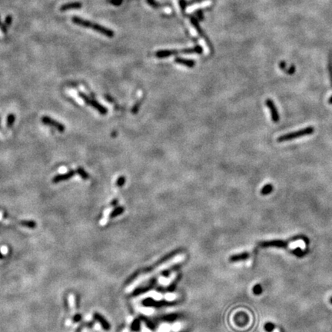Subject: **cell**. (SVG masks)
<instances>
[{
  "label": "cell",
  "instance_id": "obj_28",
  "mask_svg": "<svg viewBox=\"0 0 332 332\" xmlns=\"http://www.w3.org/2000/svg\"><path fill=\"white\" fill-rule=\"evenodd\" d=\"M3 258H4V256H3L1 252H0V259H3Z\"/></svg>",
  "mask_w": 332,
  "mask_h": 332
},
{
  "label": "cell",
  "instance_id": "obj_7",
  "mask_svg": "<svg viewBox=\"0 0 332 332\" xmlns=\"http://www.w3.org/2000/svg\"><path fill=\"white\" fill-rule=\"evenodd\" d=\"M212 4V0H205V1L199 3H195V4L192 5V6H188L186 9V12L190 14V13L193 12L198 10V9H205V8L209 7Z\"/></svg>",
  "mask_w": 332,
  "mask_h": 332
},
{
  "label": "cell",
  "instance_id": "obj_10",
  "mask_svg": "<svg viewBox=\"0 0 332 332\" xmlns=\"http://www.w3.org/2000/svg\"><path fill=\"white\" fill-rule=\"evenodd\" d=\"M81 3L79 2H71V3H67V4H65L63 6H61L60 10L61 11H67L69 9H79L81 7Z\"/></svg>",
  "mask_w": 332,
  "mask_h": 332
},
{
  "label": "cell",
  "instance_id": "obj_15",
  "mask_svg": "<svg viewBox=\"0 0 332 332\" xmlns=\"http://www.w3.org/2000/svg\"><path fill=\"white\" fill-rule=\"evenodd\" d=\"M272 190H273V186L271 184H268V185L262 188L261 190V194L263 195H267L270 194L272 192Z\"/></svg>",
  "mask_w": 332,
  "mask_h": 332
},
{
  "label": "cell",
  "instance_id": "obj_21",
  "mask_svg": "<svg viewBox=\"0 0 332 332\" xmlns=\"http://www.w3.org/2000/svg\"><path fill=\"white\" fill-rule=\"evenodd\" d=\"M253 291L255 295H260L262 292V288L260 285H256L253 288Z\"/></svg>",
  "mask_w": 332,
  "mask_h": 332
},
{
  "label": "cell",
  "instance_id": "obj_8",
  "mask_svg": "<svg viewBox=\"0 0 332 332\" xmlns=\"http://www.w3.org/2000/svg\"><path fill=\"white\" fill-rule=\"evenodd\" d=\"M266 105L268 107V109H270L271 114V118L273 122H277L279 120V115H278V110H277L276 107H275V104L272 102V100L271 99H267L266 100Z\"/></svg>",
  "mask_w": 332,
  "mask_h": 332
},
{
  "label": "cell",
  "instance_id": "obj_13",
  "mask_svg": "<svg viewBox=\"0 0 332 332\" xmlns=\"http://www.w3.org/2000/svg\"><path fill=\"white\" fill-rule=\"evenodd\" d=\"M20 225L24 227H26V228L33 229L36 228L37 224H36L35 221L32 220H22L20 222Z\"/></svg>",
  "mask_w": 332,
  "mask_h": 332
},
{
  "label": "cell",
  "instance_id": "obj_11",
  "mask_svg": "<svg viewBox=\"0 0 332 332\" xmlns=\"http://www.w3.org/2000/svg\"><path fill=\"white\" fill-rule=\"evenodd\" d=\"M175 62L178 64L183 65V66H188L189 68H192L195 66V62L193 60H189V59H175Z\"/></svg>",
  "mask_w": 332,
  "mask_h": 332
},
{
  "label": "cell",
  "instance_id": "obj_2",
  "mask_svg": "<svg viewBox=\"0 0 332 332\" xmlns=\"http://www.w3.org/2000/svg\"><path fill=\"white\" fill-rule=\"evenodd\" d=\"M303 239L306 242H308V239H307L306 237L303 235H298V236L293 237L290 239L287 240H272V241H267V242H261L258 243V245L261 248H286L290 242H295L298 240H301Z\"/></svg>",
  "mask_w": 332,
  "mask_h": 332
},
{
  "label": "cell",
  "instance_id": "obj_24",
  "mask_svg": "<svg viewBox=\"0 0 332 332\" xmlns=\"http://www.w3.org/2000/svg\"><path fill=\"white\" fill-rule=\"evenodd\" d=\"M81 319H82V316H81V315H79V314H78V315H76L74 317L72 318V321L73 322H78L79 321H81Z\"/></svg>",
  "mask_w": 332,
  "mask_h": 332
},
{
  "label": "cell",
  "instance_id": "obj_29",
  "mask_svg": "<svg viewBox=\"0 0 332 332\" xmlns=\"http://www.w3.org/2000/svg\"><path fill=\"white\" fill-rule=\"evenodd\" d=\"M328 102H329V103H330V104H332V96H331V98H330V99H329V101H328Z\"/></svg>",
  "mask_w": 332,
  "mask_h": 332
},
{
  "label": "cell",
  "instance_id": "obj_16",
  "mask_svg": "<svg viewBox=\"0 0 332 332\" xmlns=\"http://www.w3.org/2000/svg\"><path fill=\"white\" fill-rule=\"evenodd\" d=\"M15 120H16V115L14 114H10L8 115L7 120H6V125L9 129H10L14 124Z\"/></svg>",
  "mask_w": 332,
  "mask_h": 332
},
{
  "label": "cell",
  "instance_id": "obj_31",
  "mask_svg": "<svg viewBox=\"0 0 332 332\" xmlns=\"http://www.w3.org/2000/svg\"><path fill=\"white\" fill-rule=\"evenodd\" d=\"M330 302H331V303L332 304V297H331V298H330Z\"/></svg>",
  "mask_w": 332,
  "mask_h": 332
},
{
  "label": "cell",
  "instance_id": "obj_5",
  "mask_svg": "<svg viewBox=\"0 0 332 332\" xmlns=\"http://www.w3.org/2000/svg\"><path fill=\"white\" fill-rule=\"evenodd\" d=\"M79 96L81 97V99H82L83 101H84L85 103H87L89 105L92 106V107H93L95 109H96V110L98 111V112H99L100 114L102 115H105L107 114L108 112V110L106 108H105L104 106H102V105H101L100 103H99L98 102H96L95 100H94V99H89V97H88L86 95L83 94L82 93V92H80L79 93Z\"/></svg>",
  "mask_w": 332,
  "mask_h": 332
},
{
  "label": "cell",
  "instance_id": "obj_30",
  "mask_svg": "<svg viewBox=\"0 0 332 332\" xmlns=\"http://www.w3.org/2000/svg\"><path fill=\"white\" fill-rule=\"evenodd\" d=\"M2 33L1 30H0V37H2Z\"/></svg>",
  "mask_w": 332,
  "mask_h": 332
},
{
  "label": "cell",
  "instance_id": "obj_18",
  "mask_svg": "<svg viewBox=\"0 0 332 332\" xmlns=\"http://www.w3.org/2000/svg\"><path fill=\"white\" fill-rule=\"evenodd\" d=\"M248 256H249L248 254H247V253H244V254H242V255H235V256L232 257V261L244 260V259H246V258H248Z\"/></svg>",
  "mask_w": 332,
  "mask_h": 332
},
{
  "label": "cell",
  "instance_id": "obj_9",
  "mask_svg": "<svg viewBox=\"0 0 332 332\" xmlns=\"http://www.w3.org/2000/svg\"><path fill=\"white\" fill-rule=\"evenodd\" d=\"M76 173V171H70V172H67V173L62 174V175H58L56 176H55L52 178V182L53 183H58V182H63V181H66L70 179L72 176H74L75 174Z\"/></svg>",
  "mask_w": 332,
  "mask_h": 332
},
{
  "label": "cell",
  "instance_id": "obj_25",
  "mask_svg": "<svg viewBox=\"0 0 332 332\" xmlns=\"http://www.w3.org/2000/svg\"><path fill=\"white\" fill-rule=\"evenodd\" d=\"M139 106H140V102H138V103H136V105L135 106L133 107V109H132V113H137L138 110H139Z\"/></svg>",
  "mask_w": 332,
  "mask_h": 332
},
{
  "label": "cell",
  "instance_id": "obj_22",
  "mask_svg": "<svg viewBox=\"0 0 332 332\" xmlns=\"http://www.w3.org/2000/svg\"><path fill=\"white\" fill-rule=\"evenodd\" d=\"M188 27H189V30H190V33L192 35V36H198V32L196 31V29H195V28L192 26V25L188 24Z\"/></svg>",
  "mask_w": 332,
  "mask_h": 332
},
{
  "label": "cell",
  "instance_id": "obj_27",
  "mask_svg": "<svg viewBox=\"0 0 332 332\" xmlns=\"http://www.w3.org/2000/svg\"><path fill=\"white\" fill-rule=\"evenodd\" d=\"M165 13H168V14H169V13H170L172 11H171V9H168V8H167V9H166L165 10Z\"/></svg>",
  "mask_w": 332,
  "mask_h": 332
},
{
  "label": "cell",
  "instance_id": "obj_17",
  "mask_svg": "<svg viewBox=\"0 0 332 332\" xmlns=\"http://www.w3.org/2000/svg\"><path fill=\"white\" fill-rule=\"evenodd\" d=\"M76 173L79 174L81 178H82V179H84V180H87V179L89 178V174H88L82 168H78L77 170H76Z\"/></svg>",
  "mask_w": 332,
  "mask_h": 332
},
{
  "label": "cell",
  "instance_id": "obj_23",
  "mask_svg": "<svg viewBox=\"0 0 332 332\" xmlns=\"http://www.w3.org/2000/svg\"><path fill=\"white\" fill-rule=\"evenodd\" d=\"M173 2H174V5H175V9H176L178 13V14L180 15L181 14V9H180V6H179L178 2V0H173Z\"/></svg>",
  "mask_w": 332,
  "mask_h": 332
},
{
  "label": "cell",
  "instance_id": "obj_3",
  "mask_svg": "<svg viewBox=\"0 0 332 332\" xmlns=\"http://www.w3.org/2000/svg\"><path fill=\"white\" fill-rule=\"evenodd\" d=\"M72 22L76 24L79 25V26H84V27L90 28V29H94L96 32H99L102 33V34L105 35V36H108V37H112L113 36V32L112 30L109 29H106V28L103 27V26H101L99 25L95 24V23L91 22L88 20H84V19H81V18L78 17H73L72 18Z\"/></svg>",
  "mask_w": 332,
  "mask_h": 332
},
{
  "label": "cell",
  "instance_id": "obj_6",
  "mask_svg": "<svg viewBox=\"0 0 332 332\" xmlns=\"http://www.w3.org/2000/svg\"><path fill=\"white\" fill-rule=\"evenodd\" d=\"M41 120L45 124H48V125H50L52 126V127L56 128L59 132H63L65 131V126L63 125L62 123L54 120V119H51V118L48 117V116H42Z\"/></svg>",
  "mask_w": 332,
  "mask_h": 332
},
{
  "label": "cell",
  "instance_id": "obj_26",
  "mask_svg": "<svg viewBox=\"0 0 332 332\" xmlns=\"http://www.w3.org/2000/svg\"><path fill=\"white\" fill-rule=\"evenodd\" d=\"M64 304H65V308H66V311H69V303H68V301H67V299H66V298L65 299Z\"/></svg>",
  "mask_w": 332,
  "mask_h": 332
},
{
  "label": "cell",
  "instance_id": "obj_12",
  "mask_svg": "<svg viewBox=\"0 0 332 332\" xmlns=\"http://www.w3.org/2000/svg\"><path fill=\"white\" fill-rule=\"evenodd\" d=\"M177 51H172V50H164V51H159V52H156V56L159 58H165V57H168V56H172V55L176 54Z\"/></svg>",
  "mask_w": 332,
  "mask_h": 332
},
{
  "label": "cell",
  "instance_id": "obj_1",
  "mask_svg": "<svg viewBox=\"0 0 332 332\" xmlns=\"http://www.w3.org/2000/svg\"><path fill=\"white\" fill-rule=\"evenodd\" d=\"M185 259V254H177V255H174L173 257L170 258L167 261H165L162 263H161L160 265H158L157 267H155L154 269L151 270L149 272L147 273H143L142 275H139L137 278H135L127 287H126V292L128 293H130V292L133 291L137 287H139L142 282L145 281L149 280L150 278H152V277H154L155 275H158L160 272L163 271L168 268H171V267L174 266V265H177V264L180 263L182 261Z\"/></svg>",
  "mask_w": 332,
  "mask_h": 332
},
{
  "label": "cell",
  "instance_id": "obj_14",
  "mask_svg": "<svg viewBox=\"0 0 332 332\" xmlns=\"http://www.w3.org/2000/svg\"><path fill=\"white\" fill-rule=\"evenodd\" d=\"M290 253L293 254V255H295V256L297 257H299V258H301V257H304L305 255H307V253L308 252L306 251H303L301 250V248H295L294 249V250H291L290 251Z\"/></svg>",
  "mask_w": 332,
  "mask_h": 332
},
{
  "label": "cell",
  "instance_id": "obj_4",
  "mask_svg": "<svg viewBox=\"0 0 332 332\" xmlns=\"http://www.w3.org/2000/svg\"><path fill=\"white\" fill-rule=\"evenodd\" d=\"M315 129L313 127H307L305 129H301L299 131H297V132H290V133L285 134V135L280 136L278 139V141L279 142H286L288 140H292V139H298V138L303 137V136L311 135L314 132Z\"/></svg>",
  "mask_w": 332,
  "mask_h": 332
},
{
  "label": "cell",
  "instance_id": "obj_19",
  "mask_svg": "<svg viewBox=\"0 0 332 332\" xmlns=\"http://www.w3.org/2000/svg\"><path fill=\"white\" fill-rule=\"evenodd\" d=\"M275 325L272 323H270V322H268V323L265 324V330L267 332H271L272 331H273L274 329H275Z\"/></svg>",
  "mask_w": 332,
  "mask_h": 332
},
{
  "label": "cell",
  "instance_id": "obj_20",
  "mask_svg": "<svg viewBox=\"0 0 332 332\" xmlns=\"http://www.w3.org/2000/svg\"><path fill=\"white\" fill-rule=\"evenodd\" d=\"M124 182H125V177L124 176H121L119 178V179L116 182V185L119 187L123 186Z\"/></svg>",
  "mask_w": 332,
  "mask_h": 332
}]
</instances>
